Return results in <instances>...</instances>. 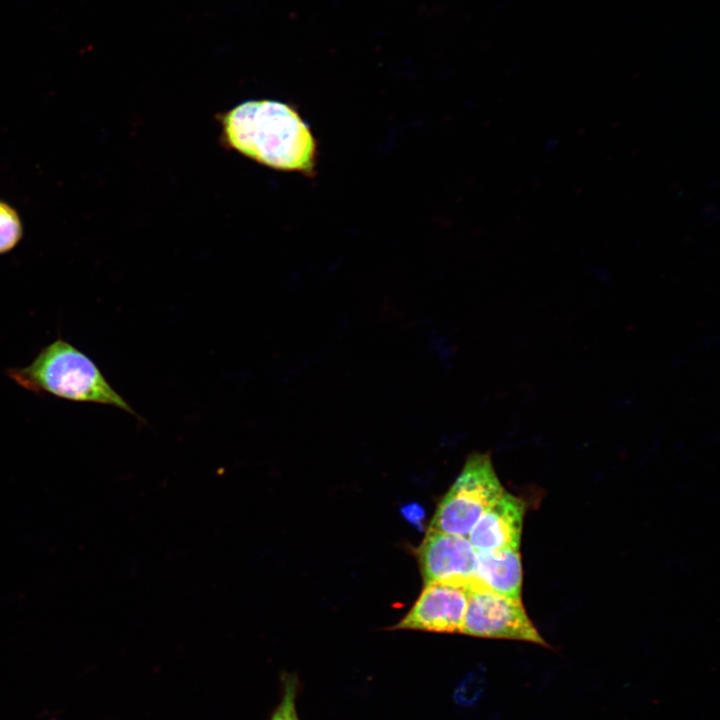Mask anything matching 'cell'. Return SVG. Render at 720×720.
<instances>
[{
  "instance_id": "3",
  "label": "cell",
  "mask_w": 720,
  "mask_h": 720,
  "mask_svg": "<svg viewBox=\"0 0 720 720\" xmlns=\"http://www.w3.org/2000/svg\"><path fill=\"white\" fill-rule=\"evenodd\" d=\"M505 491L488 453H472L439 502L429 529L467 537L484 512Z\"/></svg>"
},
{
  "instance_id": "4",
  "label": "cell",
  "mask_w": 720,
  "mask_h": 720,
  "mask_svg": "<svg viewBox=\"0 0 720 720\" xmlns=\"http://www.w3.org/2000/svg\"><path fill=\"white\" fill-rule=\"evenodd\" d=\"M462 634L525 641L549 648L521 600L509 598L478 586L469 587Z\"/></svg>"
},
{
  "instance_id": "8",
  "label": "cell",
  "mask_w": 720,
  "mask_h": 720,
  "mask_svg": "<svg viewBox=\"0 0 720 720\" xmlns=\"http://www.w3.org/2000/svg\"><path fill=\"white\" fill-rule=\"evenodd\" d=\"M471 586L521 600L522 562L519 550L477 551L474 582Z\"/></svg>"
},
{
  "instance_id": "1",
  "label": "cell",
  "mask_w": 720,
  "mask_h": 720,
  "mask_svg": "<svg viewBox=\"0 0 720 720\" xmlns=\"http://www.w3.org/2000/svg\"><path fill=\"white\" fill-rule=\"evenodd\" d=\"M225 142L268 167L311 174L316 142L290 105L274 100L240 103L222 117Z\"/></svg>"
},
{
  "instance_id": "11",
  "label": "cell",
  "mask_w": 720,
  "mask_h": 720,
  "mask_svg": "<svg viewBox=\"0 0 720 720\" xmlns=\"http://www.w3.org/2000/svg\"><path fill=\"white\" fill-rule=\"evenodd\" d=\"M401 516L418 531L424 528L425 509L418 502H409L400 507Z\"/></svg>"
},
{
  "instance_id": "6",
  "label": "cell",
  "mask_w": 720,
  "mask_h": 720,
  "mask_svg": "<svg viewBox=\"0 0 720 720\" xmlns=\"http://www.w3.org/2000/svg\"><path fill=\"white\" fill-rule=\"evenodd\" d=\"M469 586L434 582L424 586L410 611L393 627L437 633H461Z\"/></svg>"
},
{
  "instance_id": "5",
  "label": "cell",
  "mask_w": 720,
  "mask_h": 720,
  "mask_svg": "<svg viewBox=\"0 0 720 720\" xmlns=\"http://www.w3.org/2000/svg\"><path fill=\"white\" fill-rule=\"evenodd\" d=\"M416 552L424 585L473 584L477 551L467 537L428 529Z\"/></svg>"
},
{
  "instance_id": "9",
  "label": "cell",
  "mask_w": 720,
  "mask_h": 720,
  "mask_svg": "<svg viewBox=\"0 0 720 720\" xmlns=\"http://www.w3.org/2000/svg\"><path fill=\"white\" fill-rule=\"evenodd\" d=\"M23 228L14 208L0 201V254L11 251L21 240Z\"/></svg>"
},
{
  "instance_id": "2",
  "label": "cell",
  "mask_w": 720,
  "mask_h": 720,
  "mask_svg": "<svg viewBox=\"0 0 720 720\" xmlns=\"http://www.w3.org/2000/svg\"><path fill=\"white\" fill-rule=\"evenodd\" d=\"M6 374L20 387L38 395L110 405L136 415L93 360L60 337L43 347L29 365L9 368Z\"/></svg>"
},
{
  "instance_id": "12",
  "label": "cell",
  "mask_w": 720,
  "mask_h": 720,
  "mask_svg": "<svg viewBox=\"0 0 720 720\" xmlns=\"http://www.w3.org/2000/svg\"><path fill=\"white\" fill-rule=\"evenodd\" d=\"M479 691V680H474L471 676L463 680L457 687L455 699L462 705H468L478 698Z\"/></svg>"
},
{
  "instance_id": "10",
  "label": "cell",
  "mask_w": 720,
  "mask_h": 720,
  "mask_svg": "<svg viewBox=\"0 0 720 720\" xmlns=\"http://www.w3.org/2000/svg\"><path fill=\"white\" fill-rule=\"evenodd\" d=\"M298 681L294 675L283 678V695L270 720H300L296 709Z\"/></svg>"
},
{
  "instance_id": "7",
  "label": "cell",
  "mask_w": 720,
  "mask_h": 720,
  "mask_svg": "<svg viewBox=\"0 0 720 720\" xmlns=\"http://www.w3.org/2000/svg\"><path fill=\"white\" fill-rule=\"evenodd\" d=\"M525 510L522 499L504 491L469 532L470 543L476 551L519 550Z\"/></svg>"
}]
</instances>
